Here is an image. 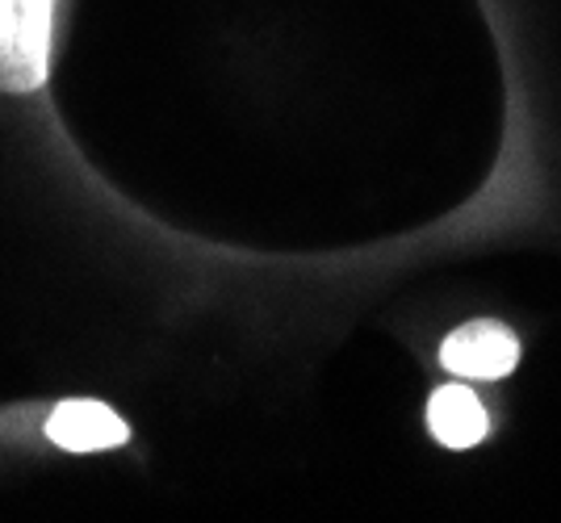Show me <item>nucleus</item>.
Returning <instances> with one entry per match:
<instances>
[{
	"mask_svg": "<svg viewBox=\"0 0 561 523\" xmlns=\"http://www.w3.org/2000/svg\"><path fill=\"white\" fill-rule=\"evenodd\" d=\"M55 0H0V89L34 93L50 68Z\"/></svg>",
	"mask_w": 561,
	"mask_h": 523,
	"instance_id": "nucleus-1",
	"label": "nucleus"
},
{
	"mask_svg": "<svg viewBox=\"0 0 561 523\" xmlns=\"http://www.w3.org/2000/svg\"><path fill=\"white\" fill-rule=\"evenodd\" d=\"M440 360H445L448 373H457V377H507L519 364V339L503 323H494V318H473V323H466V327H457V332L448 335L445 348H440Z\"/></svg>",
	"mask_w": 561,
	"mask_h": 523,
	"instance_id": "nucleus-2",
	"label": "nucleus"
},
{
	"mask_svg": "<svg viewBox=\"0 0 561 523\" xmlns=\"http://www.w3.org/2000/svg\"><path fill=\"white\" fill-rule=\"evenodd\" d=\"M47 435L50 444L68 452H101V449H117L126 440V423L117 419L105 403H59L55 415L47 419Z\"/></svg>",
	"mask_w": 561,
	"mask_h": 523,
	"instance_id": "nucleus-3",
	"label": "nucleus"
},
{
	"mask_svg": "<svg viewBox=\"0 0 561 523\" xmlns=\"http://www.w3.org/2000/svg\"><path fill=\"white\" fill-rule=\"evenodd\" d=\"M427 428H432V435L445 449H473L486 435L491 419H486V410H482L473 390H466V385H440L432 394V403H427Z\"/></svg>",
	"mask_w": 561,
	"mask_h": 523,
	"instance_id": "nucleus-4",
	"label": "nucleus"
}]
</instances>
